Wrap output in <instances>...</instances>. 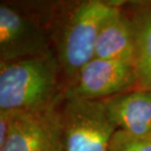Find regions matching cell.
Instances as JSON below:
<instances>
[{
    "instance_id": "obj_1",
    "label": "cell",
    "mask_w": 151,
    "mask_h": 151,
    "mask_svg": "<svg viewBox=\"0 0 151 151\" xmlns=\"http://www.w3.org/2000/svg\"><path fill=\"white\" fill-rule=\"evenodd\" d=\"M57 69L48 55L0 62V111H37L58 98Z\"/></svg>"
},
{
    "instance_id": "obj_2",
    "label": "cell",
    "mask_w": 151,
    "mask_h": 151,
    "mask_svg": "<svg viewBox=\"0 0 151 151\" xmlns=\"http://www.w3.org/2000/svg\"><path fill=\"white\" fill-rule=\"evenodd\" d=\"M57 151H109L117 127L103 100L64 97L54 108Z\"/></svg>"
},
{
    "instance_id": "obj_3",
    "label": "cell",
    "mask_w": 151,
    "mask_h": 151,
    "mask_svg": "<svg viewBox=\"0 0 151 151\" xmlns=\"http://www.w3.org/2000/svg\"><path fill=\"white\" fill-rule=\"evenodd\" d=\"M116 8L105 1L88 0L81 2L70 14L58 45V60L67 77L74 80L94 58L101 27Z\"/></svg>"
},
{
    "instance_id": "obj_4",
    "label": "cell",
    "mask_w": 151,
    "mask_h": 151,
    "mask_svg": "<svg viewBox=\"0 0 151 151\" xmlns=\"http://www.w3.org/2000/svg\"><path fill=\"white\" fill-rule=\"evenodd\" d=\"M138 84L134 62L93 58L78 72L64 97L104 100Z\"/></svg>"
},
{
    "instance_id": "obj_5",
    "label": "cell",
    "mask_w": 151,
    "mask_h": 151,
    "mask_svg": "<svg viewBox=\"0 0 151 151\" xmlns=\"http://www.w3.org/2000/svg\"><path fill=\"white\" fill-rule=\"evenodd\" d=\"M43 32L22 12L8 4L0 5V62L44 55Z\"/></svg>"
},
{
    "instance_id": "obj_6",
    "label": "cell",
    "mask_w": 151,
    "mask_h": 151,
    "mask_svg": "<svg viewBox=\"0 0 151 151\" xmlns=\"http://www.w3.org/2000/svg\"><path fill=\"white\" fill-rule=\"evenodd\" d=\"M58 98L41 110L10 112L9 134L0 151H57L54 108Z\"/></svg>"
},
{
    "instance_id": "obj_7",
    "label": "cell",
    "mask_w": 151,
    "mask_h": 151,
    "mask_svg": "<svg viewBox=\"0 0 151 151\" xmlns=\"http://www.w3.org/2000/svg\"><path fill=\"white\" fill-rule=\"evenodd\" d=\"M118 129L138 138L151 135V90L132 89L103 100Z\"/></svg>"
},
{
    "instance_id": "obj_8",
    "label": "cell",
    "mask_w": 151,
    "mask_h": 151,
    "mask_svg": "<svg viewBox=\"0 0 151 151\" xmlns=\"http://www.w3.org/2000/svg\"><path fill=\"white\" fill-rule=\"evenodd\" d=\"M134 37L131 19L117 7L101 27L94 58L134 61Z\"/></svg>"
},
{
    "instance_id": "obj_9",
    "label": "cell",
    "mask_w": 151,
    "mask_h": 151,
    "mask_svg": "<svg viewBox=\"0 0 151 151\" xmlns=\"http://www.w3.org/2000/svg\"><path fill=\"white\" fill-rule=\"evenodd\" d=\"M134 37V66L138 84L151 90V3L135 9L129 18Z\"/></svg>"
},
{
    "instance_id": "obj_10",
    "label": "cell",
    "mask_w": 151,
    "mask_h": 151,
    "mask_svg": "<svg viewBox=\"0 0 151 151\" xmlns=\"http://www.w3.org/2000/svg\"><path fill=\"white\" fill-rule=\"evenodd\" d=\"M109 151H151V140L134 137L118 129L111 140Z\"/></svg>"
},
{
    "instance_id": "obj_11",
    "label": "cell",
    "mask_w": 151,
    "mask_h": 151,
    "mask_svg": "<svg viewBox=\"0 0 151 151\" xmlns=\"http://www.w3.org/2000/svg\"><path fill=\"white\" fill-rule=\"evenodd\" d=\"M11 113L8 111H0V147L3 146L7 139L10 129Z\"/></svg>"
},
{
    "instance_id": "obj_12",
    "label": "cell",
    "mask_w": 151,
    "mask_h": 151,
    "mask_svg": "<svg viewBox=\"0 0 151 151\" xmlns=\"http://www.w3.org/2000/svg\"><path fill=\"white\" fill-rule=\"evenodd\" d=\"M149 139L151 140V135H150V137H149Z\"/></svg>"
}]
</instances>
